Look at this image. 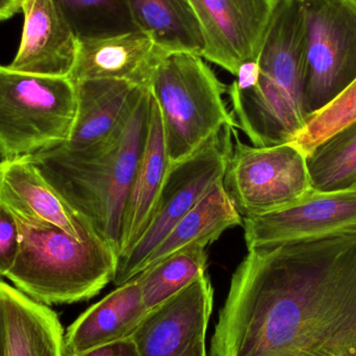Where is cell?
<instances>
[{
  "label": "cell",
  "mask_w": 356,
  "mask_h": 356,
  "mask_svg": "<svg viewBox=\"0 0 356 356\" xmlns=\"http://www.w3.org/2000/svg\"><path fill=\"white\" fill-rule=\"evenodd\" d=\"M169 52L142 31L104 39L79 40L76 60L68 79H119L149 88L154 72Z\"/></svg>",
  "instance_id": "obj_14"
},
{
  "label": "cell",
  "mask_w": 356,
  "mask_h": 356,
  "mask_svg": "<svg viewBox=\"0 0 356 356\" xmlns=\"http://www.w3.org/2000/svg\"><path fill=\"white\" fill-rule=\"evenodd\" d=\"M152 97L149 88H142L124 124L104 145L87 149L60 145L29 156L118 259L127 200L147 138Z\"/></svg>",
  "instance_id": "obj_2"
},
{
  "label": "cell",
  "mask_w": 356,
  "mask_h": 356,
  "mask_svg": "<svg viewBox=\"0 0 356 356\" xmlns=\"http://www.w3.org/2000/svg\"><path fill=\"white\" fill-rule=\"evenodd\" d=\"M234 129L229 125L222 127L188 158L170 165L141 238L118 259L113 282L117 286L139 275L150 253L209 188L223 179L234 150Z\"/></svg>",
  "instance_id": "obj_6"
},
{
  "label": "cell",
  "mask_w": 356,
  "mask_h": 356,
  "mask_svg": "<svg viewBox=\"0 0 356 356\" xmlns=\"http://www.w3.org/2000/svg\"><path fill=\"white\" fill-rule=\"evenodd\" d=\"M213 290L207 273L146 314L134 332L139 356H184L205 339L213 313Z\"/></svg>",
  "instance_id": "obj_11"
},
{
  "label": "cell",
  "mask_w": 356,
  "mask_h": 356,
  "mask_svg": "<svg viewBox=\"0 0 356 356\" xmlns=\"http://www.w3.org/2000/svg\"><path fill=\"white\" fill-rule=\"evenodd\" d=\"M356 122V79L330 104L309 115L305 127L291 142L307 159L330 138Z\"/></svg>",
  "instance_id": "obj_24"
},
{
  "label": "cell",
  "mask_w": 356,
  "mask_h": 356,
  "mask_svg": "<svg viewBox=\"0 0 356 356\" xmlns=\"http://www.w3.org/2000/svg\"><path fill=\"white\" fill-rule=\"evenodd\" d=\"M21 10V0H0V21L6 20Z\"/></svg>",
  "instance_id": "obj_27"
},
{
  "label": "cell",
  "mask_w": 356,
  "mask_h": 356,
  "mask_svg": "<svg viewBox=\"0 0 356 356\" xmlns=\"http://www.w3.org/2000/svg\"><path fill=\"white\" fill-rule=\"evenodd\" d=\"M74 356H139V353L133 339L129 338Z\"/></svg>",
  "instance_id": "obj_26"
},
{
  "label": "cell",
  "mask_w": 356,
  "mask_h": 356,
  "mask_svg": "<svg viewBox=\"0 0 356 356\" xmlns=\"http://www.w3.org/2000/svg\"><path fill=\"white\" fill-rule=\"evenodd\" d=\"M353 1L356 2V0H353Z\"/></svg>",
  "instance_id": "obj_29"
},
{
  "label": "cell",
  "mask_w": 356,
  "mask_h": 356,
  "mask_svg": "<svg viewBox=\"0 0 356 356\" xmlns=\"http://www.w3.org/2000/svg\"><path fill=\"white\" fill-rule=\"evenodd\" d=\"M76 110V90L68 77L0 65V158L14 160L66 143Z\"/></svg>",
  "instance_id": "obj_5"
},
{
  "label": "cell",
  "mask_w": 356,
  "mask_h": 356,
  "mask_svg": "<svg viewBox=\"0 0 356 356\" xmlns=\"http://www.w3.org/2000/svg\"><path fill=\"white\" fill-rule=\"evenodd\" d=\"M205 247L182 249L136 276L148 311L162 305L207 273Z\"/></svg>",
  "instance_id": "obj_21"
},
{
  "label": "cell",
  "mask_w": 356,
  "mask_h": 356,
  "mask_svg": "<svg viewBox=\"0 0 356 356\" xmlns=\"http://www.w3.org/2000/svg\"><path fill=\"white\" fill-rule=\"evenodd\" d=\"M77 40L138 31L127 0H54Z\"/></svg>",
  "instance_id": "obj_22"
},
{
  "label": "cell",
  "mask_w": 356,
  "mask_h": 356,
  "mask_svg": "<svg viewBox=\"0 0 356 356\" xmlns=\"http://www.w3.org/2000/svg\"><path fill=\"white\" fill-rule=\"evenodd\" d=\"M76 118L63 145L87 149L108 143L121 129L142 88L119 79H86L74 83Z\"/></svg>",
  "instance_id": "obj_16"
},
{
  "label": "cell",
  "mask_w": 356,
  "mask_h": 356,
  "mask_svg": "<svg viewBox=\"0 0 356 356\" xmlns=\"http://www.w3.org/2000/svg\"><path fill=\"white\" fill-rule=\"evenodd\" d=\"M24 21L20 46L8 68L42 76L69 77L79 40L54 0H21Z\"/></svg>",
  "instance_id": "obj_12"
},
{
  "label": "cell",
  "mask_w": 356,
  "mask_h": 356,
  "mask_svg": "<svg viewBox=\"0 0 356 356\" xmlns=\"http://www.w3.org/2000/svg\"><path fill=\"white\" fill-rule=\"evenodd\" d=\"M203 38L202 56L232 74L259 56L277 0H188Z\"/></svg>",
  "instance_id": "obj_10"
},
{
  "label": "cell",
  "mask_w": 356,
  "mask_h": 356,
  "mask_svg": "<svg viewBox=\"0 0 356 356\" xmlns=\"http://www.w3.org/2000/svg\"><path fill=\"white\" fill-rule=\"evenodd\" d=\"M211 356H356V232L248 249Z\"/></svg>",
  "instance_id": "obj_1"
},
{
  "label": "cell",
  "mask_w": 356,
  "mask_h": 356,
  "mask_svg": "<svg viewBox=\"0 0 356 356\" xmlns=\"http://www.w3.org/2000/svg\"><path fill=\"white\" fill-rule=\"evenodd\" d=\"M312 186L332 191L356 184V122L320 145L307 159Z\"/></svg>",
  "instance_id": "obj_23"
},
{
  "label": "cell",
  "mask_w": 356,
  "mask_h": 356,
  "mask_svg": "<svg viewBox=\"0 0 356 356\" xmlns=\"http://www.w3.org/2000/svg\"><path fill=\"white\" fill-rule=\"evenodd\" d=\"M0 204L22 221L56 226L79 241L93 232L60 198L29 156L0 162Z\"/></svg>",
  "instance_id": "obj_13"
},
{
  "label": "cell",
  "mask_w": 356,
  "mask_h": 356,
  "mask_svg": "<svg viewBox=\"0 0 356 356\" xmlns=\"http://www.w3.org/2000/svg\"><path fill=\"white\" fill-rule=\"evenodd\" d=\"M184 356H207L205 339L195 342Z\"/></svg>",
  "instance_id": "obj_28"
},
{
  "label": "cell",
  "mask_w": 356,
  "mask_h": 356,
  "mask_svg": "<svg viewBox=\"0 0 356 356\" xmlns=\"http://www.w3.org/2000/svg\"><path fill=\"white\" fill-rule=\"evenodd\" d=\"M234 131V150L223 178L243 218L280 211L313 190L307 156L292 144L257 147Z\"/></svg>",
  "instance_id": "obj_7"
},
{
  "label": "cell",
  "mask_w": 356,
  "mask_h": 356,
  "mask_svg": "<svg viewBox=\"0 0 356 356\" xmlns=\"http://www.w3.org/2000/svg\"><path fill=\"white\" fill-rule=\"evenodd\" d=\"M15 219L20 249L6 278L35 302L89 300L114 282L118 257L95 232L79 241L56 226Z\"/></svg>",
  "instance_id": "obj_3"
},
{
  "label": "cell",
  "mask_w": 356,
  "mask_h": 356,
  "mask_svg": "<svg viewBox=\"0 0 356 356\" xmlns=\"http://www.w3.org/2000/svg\"><path fill=\"white\" fill-rule=\"evenodd\" d=\"M150 91L160 108L170 165L188 158L222 127L238 129L223 100L228 87L202 56L167 54L154 72Z\"/></svg>",
  "instance_id": "obj_4"
},
{
  "label": "cell",
  "mask_w": 356,
  "mask_h": 356,
  "mask_svg": "<svg viewBox=\"0 0 356 356\" xmlns=\"http://www.w3.org/2000/svg\"><path fill=\"white\" fill-rule=\"evenodd\" d=\"M148 313L137 278L117 286L81 314L64 336L65 356L131 338Z\"/></svg>",
  "instance_id": "obj_17"
},
{
  "label": "cell",
  "mask_w": 356,
  "mask_h": 356,
  "mask_svg": "<svg viewBox=\"0 0 356 356\" xmlns=\"http://www.w3.org/2000/svg\"><path fill=\"white\" fill-rule=\"evenodd\" d=\"M247 248L315 242L356 232V184L332 191L313 188L280 211L243 218Z\"/></svg>",
  "instance_id": "obj_9"
},
{
  "label": "cell",
  "mask_w": 356,
  "mask_h": 356,
  "mask_svg": "<svg viewBox=\"0 0 356 356\" xmlns=\"http://www.w3.org/2000/svg\"><path fill=\"white\" fill-rule=\"evenodd\" d=\"M170 167L160 108L152 97L147 138L134 177L123 222L119 259L141 238Z\"/></svg>",
  "instance_id": "obj_18"
},
{
  "label": "cell",
  "mask_w": 356,
  "mask_h": 356,
  "mask_svg": "<svg viewBox=\"0 0 356 356\" xmlns=\"http://www.w3.org/2000/svg\"><path fill=\"white\" fill-rule=\"evenodd\" d=\"M58 314L0 280V356H65Z\"/></svg>",
  "instance_id": "obj_15"
},
{
  "label": "cell",
  "mask_w": 356,
  "mask_h": 356,
  "mask_svg": "<svg viewBox=\"0 0 356 356\" xmlns=\"http://www.w3.org/2000/svg\"><path fill=\"white\" fill-rule=\"evenodd\" d=\"M134 22L169 52L200 56L203 38L188 0H127Z\"/></svg>",
  "instance_id": "obj_20"
},
{
  "label": "cell",
  "mask_w": 356,
  "mask_h": 356,
  "mask_svg": "<svg viewBox=\"0 0 356 356\" xmlns=\"http://www.w3.org/2000/svg\"><path fill=\"white\" fill-rule=\"evenodd\" d=\"M241 224L243 217L226 192L223 179L219 180L150 253L140 273L182 249L194 246L207 248L228 228Z\"/></svg>",
  "instance_id": "obj_19"
},
{
  "label": "cell",
  "mask_w": 356,
  "mask_h": 356,
  "mask_svg": "<svg viewBox=\"0 0 356 356\" xmlns=\"http://www.w3.org/2000/svg\"><path fill=\"white\" fill-rule=\"evenodd\" d=\"M20 249V232L14 215L0 204V277H6Z\"/></svg>",
  "instance_id": "obj_25"
},
{
  "label": "cell",
  "mask_w": 356,
  "mask_h": 356,
  "mask_svg": "<svg viewBox=\"0 0 356 356\" xmlns=\"http://www.w3.org/2000/svg\"><path fill=\"white\" fill-rule=\"evenodd\" d=\"M305 27L309 115L330 104L356 79V2L301 0Z\"/></svg>",
  "instance_id": "obj_8"
}]
</instances>
